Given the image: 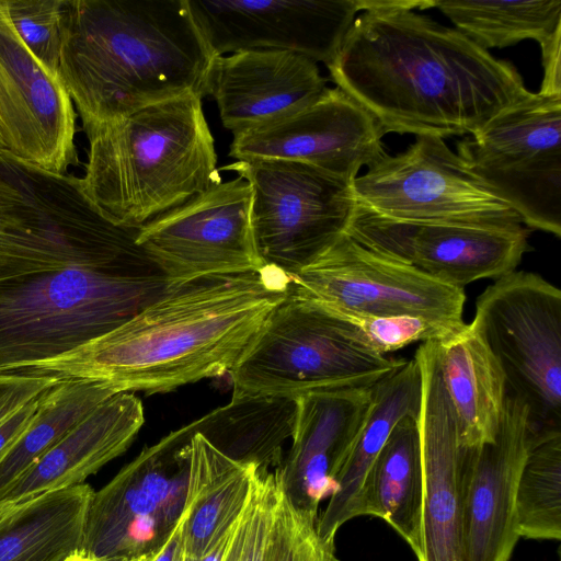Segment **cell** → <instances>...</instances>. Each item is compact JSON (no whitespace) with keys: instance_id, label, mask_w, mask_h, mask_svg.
I'll use <instances>...</instances> for the list:
<instances>
[{"instance_id":"4fadbf2b","label":"cell","mask_w":561,"mask_h":561,"mask_svg":"<svg viewBox=\"0 0 561 561\" xmlns=\"http://www.w3.org/2000/svg\"><path fill=\"white\" fill-rule=\"evenodd\" d=\"M345 233L365 247L457 288L516 270L528 251L519 220L413 221L355 205Z\"/></svg>"},{"instance_id":"7c38bea8","label":"cell","mask_w":561,"mask_h":561,"mask_svg":"<svg viewBox=\"0 0 561 561\" xmlns=\"http://www.w3.org/2000/svg\"><path fill=\"white\" fill-rule=\"evenodd\" d=\"M351 186L357 205L393 219L520 221L437 136H415L405 151L386 153Z\"/></svg>"},{"instance_id":"d590c367","label":"cell","mask_w":561,"mask_h":561,"mask_svg":"<svg viewBox=\"0 0 561 561\" xmlns=\"http://www.w3.org/2000/svg\"><path fill=\"white\" fill-rule=\"evenodd\" d=\"M60 379L23 371H0V424Z\"/></svg>"},{"instance_id":"e575fe53","label":"cell","mask_w":561,"mask_h":561,"mask_svg":"<svg viewBox=\"0 0 561 561\" xmlns=\"http://www.w3.org/2000/svg\"><path fill=\"white\" fill-rule=\"evenodd\" d=\"M364 332L369 344L380 354H388L415 342L437 340L448 333L413 317L360 318L350 317Z\"/></svg>"},{"instance_id":"6da1fadb","label":"cell","mask_w":561,"mask_h":561,"mask_svg":"<svg viewBox=\"0 0 561 561\" xmlns=\"http://www.w3.org/2000/svg\"><path fill=\"white\" fill-rule=\"evenodd\" d=\"M82 180L0 152V371L67 354L159 299L169 283Z\"/></svg>"},{"instance_id":"ffe728a7","label":"cell","mask_w":561,"mask_h":561,"mask_svg":"<svg viewBox=\"0 0 561 561\" xmlns=\"http://www.w3.org/2000/svg\"><path fill=\"white\" fill-rule=\"evenodd\" d=\"M415 359L422 376L419 414L423 504L419 561H462L461 479L458 428L436 362L435 340L421 344Z\"/></svg>"},{"instance_id":"484cf974","label":"cell","mask_w":561,"mask_h":561,"mask_svg":"<svg viewBox=\"0 0 561 561\" xmlns=\"http://www.w3.org/2000/svg\"><path fill=\"white\" fill-rule=\"evenodd\" d=\"M93 492L82 483L0 506V561H66L80 552Z\"/></svg>"},{"instance_id":"f546056e","label":"cell","mask_w":561,"mask_h":561,"mask_svg":"<svg viewBox=\"0 0 561 561\" xmlns=\"http://www.w3.org/2000/svg\"><path fill=\"white\" fill-rule=\"evenodd\" d=\"M434 7L485 50L524 39L541 44L561 30L559 0H435Z\"/></svg>"},{"instance_id":"ab89813d","label":"cell","mask_w":561,"mask_h":561,"mask_svg":"<svg viewBox=\"0 0 561 561\" xmlns=\"http://www.w3.org/2000/svg\"><path fill=\"white\" fill-rule=\"evenodd\" d=\"M232 531H233V529H232ZM232 531L230 533V535L228 537H226L220 542H218L207 553H205L201 557H197V558H191V557L185 556L184 561H221L225 556L226 549L228 547Z\"/></svg>"},{"instance_id":"1f68e13d","label":"cell","mask_w":561,"mask_h":561,"mask_svg":"<svg viewBox=\"0 0 561 561\" xmlns=\"http://www.w3.org/2000/svg\"><path fill=\"white\" fill-rule=\"evenodd\" d=\"M283 484L277 468L259 469L249 501L239 517L221 561H265Z\"/></svg>"},{"instance_id":"7402d4cb","label":"cell","mask_w":561,"mask_h":561,"mask_svg":"<svg viewBox=\"0 0 561 561\" xmlns=\"http://www.w3.org/2000/svg\"><path fill=\"white\" fill-rule=\"evenodd\" d=\"M145 422L142 402L129 391L101 402L2 494L0 506L71 488L123 454Z\"/></svg>"},{"instance_id":"b9f144b4","label":"cell","mask_w":561,"mask_h":561,"mask_svg":"<svg viewBox=\"0 0 561 561\" xmlns=\"http://www.w3.org/2000/svg\"><path fill=\"white\" fill-rule=\"evenodd\" d=\"M0 152H9L8 146L5 144V139H4V135H3V129H2L1 123H0Z\"/></svg>"},{"instance_id":"5b68a950","label":"cell","mask_w":561,"mask_h":561,"mask_svg":"<svg viewBox=\"0 0 561 561\" xmlns=\"http://www.w3.org/2000/svg\"><path fill=\"white\" fill-rule=\"evenodd\" d=\"M84 133L83 187L118 225L140 228L222 182L196 94L149 105Z\"/></svg>"},{"instance_id":"7bdbcfd3","label":"cell","mask_w":561,"mask_h":561,"mask_svg":"<svg viewBox=\"0 0 561 561\" xmlns=\"http://www.w3.org/2000/svg\"><path fill=\"white\" fill-rule=\"evenodd\" d=\"M87 557L82 556L80 552L76 553L75 556L70 557L66 561H87Z\"/></svg>"},{"instance_id":"ba28073f","label":"cell","mask_w":561,"mask_h":561,"mask_svg":"<svg viewBox=\"0 0 561 561\" xmlns=\"http://www.w3.org/2000/svg\"><path fill=\"white\" fill-rule=\"evenodd\" d=\"M457 150L522 224L561 237V95L529 91Z\"/></svg>"},{"instance_id":"30bf717a","label":"cell","mask_w":561,"mask_h":561,"mask_svg":"<svg viewBox=\"0 0 561 561\" xmlns=\"http://www.w3.org/2000/svg\"><path fill=\"white\" fill-rule=\"evenodd\" d=\"M290 278L294 293L347 317H413L446 332L465 323L463 289L380 254L345 232Z\"/></svg>"},{"instance_id":"7a4b0ae2","label":"cell","mask_w":561,"mask_h":561,"mask_svg":"<svg viewBox=\"0 0 561 561\" xmlns=\"http://www.w3.org/2000/svg\"><path fill=\"white\" fill-rule=\"evenodd\" d=\"M435 0H363L331 80L383 134L474 135L529 91L517 69L413 9Z\"/></svg>"},{"instance_id":"603a6c76","label":"cell","mask_w":561,"mask_h":561,"mask_svg":"<svg viewBox=\"0 0 561 561\" xmlns=\"http://www.w3.org/2000/svg\"><path fill=\"white\" fill-rule=\"evenodd\" d=\"M436 362L462 448L493 440L507 394L504 373L472 323L435 340Z\"/></svg>"},{"instance_id":"ac0fdd59","label":"cell","mask_w":561,"mask_h":561,"mask_svg":"<svg viewBox=\"0 0 561 561\" xmlns=\"http://www.w3.org/2000/svg\"><path fill=\"white\" fill-rule=\"evenodd\" d=\"M0 123L9 153L64 174L79 162L73 103L26 48L0 3Z\"/></svg>"},{"instance_id":"d6986e66","label":"cell","mask_w":561,"mask_h":561,"mask_svg":"<svg viewBox=\"0 0 561 561\" xmlns=\"http://www.w3.org/2000/svg\"><path fill=\"white\" fill-rule=\"evenodd\" d=\"M328 90L316 61L277 49H249L216 56L206 95L216 101L232 135L256 129L308 107Z\"/></svg>"},{"instance_id":"e0dca14e","label":"cell","mask_w":561,"mask_h":561,"mask_svg":"<svg viewBox=\"0 0 561 561\" xmlns=\"http://www.w3.org/2000/svg\"><path fill=\"white\" fill-rule=\"evenodd\" d=\"M535 427L527 405L507 393L493 440L461 447L462 561H508L519 538L518 477Z\"/></svg>"},{"instance_id":"60d3db41","label":"cell","mask_w":561,"mask_h":561,"mask_svg":"<svg viewBox=\"0 0 561 561\" xmlns=\"http://www.w3.org/2000/svg\"><path fill=\"white\" fill-rule=\"evenodd\" d=\"M153 553H154V551L151 553H147V554L137 557V558H133V559H118V560H99V559L88 558L87 561H151Z\"/></svg>"},{"instance_id":"f35d334b","label":"cell","mask_w":561,"mask_h":561,"mask_svg":"<svg viewBox=\"0 0 561 561\" xmlns=\"http://www.w3.org/2000/svg\"><path fill=\"white\" fill-rule=\"evenodd\" d=\"M184 523L185 514L182 511L162 545L154 551L151 561H184Z\"/></svg>"},{"instance_id":"4dcf8cb0","label":"cell","mask_w":561,"mask_h":561,"mask_svg":"<svg viewBox=\"0 0 561 561\" xmlns=\"http://www.w3.org/2000/svg\"><path fill=\"white\" fill-rule=\"evenodd\" d=\"M519 537L561 538V428L535 430L518 477L515 501Z\"/></svg>"},{"instance_id":"d6a6232c","label":"cell","mask_w":561,"mask_h":561,"mask_svg":"<svg viewBox=\"0 0 561 561\" xmlns=\"http://www.w3.org/2000/svg\"><path fill=\"white\" fill-rule=\"evenodd\" d=\"M0 3L30 53L58 76L65 0H0Z\"/></svg>"},{"instance_id":"cb8c5ba5","label":"cell","mask_w":561,"mask_h":561,"mask_svg":"<svg viewBox=\"0 0 561 561\" xmlns=\"http://www.w3.org/2000/svg\"><path fill=\"white\" fill-rule=\"evenodd\" d=\"M421 403L422 376L415 357L375 386L358 436L337 476L336 489L317 518L320 537L334 539L343 524L358 516L362 489L371 465L401 420L419 419Z\"/></svg>"},{"instance_id":"3957f363","label":"cell","mask_w":561,"mask_h":561,"mask_svg":"<svg viewBox=\"0 0 561 561\" xmlns=\"http://www.w3.org/2000/svg\"><path fill=\"white\" fill-rule=\"evenodd\" d=\"M290 284L289 275L265 265L169 286L116 329L19 371L100 380L119 392L149 394L222 376L288 296Z\"/></svg>"},{"instance_id":"44dd1931","label":"cell","mask_w":561,"mask_h":561,"mask_svg":"<svg viewBox=\"0 0 561 561\" xmlns=\"http://www.w3.org/2000/svg\"><path fill=\"white\" fill-rule=\"evenodd\" d=\"M375 386L296 398L290 448L277 470L288 500L298 510L318 516L320 502L335 491L337 476L358 436Z\"/></svg>"},{"instance_id":"277c9868","label":"cell","mask_w":561,"mask_h":561,"mask_svg":"<svg viewBox=\"0 0 561 561\" xmlns=\"http://www.w3.org/2000/svg\"><path fill=\"white\" fill-rule=\"evenodd\" d=\"M215 57L186 0H65L58 76L83 130L203 99Z\"/></svg>"},{"instance_id":"2e32d148","label":"cell","mask_w":561,"mask_h":561,"mask_svg":"<svg viewBox=\"0 0 561 561\" xmlns=\"http://www.w3.org/2000/svg\"><path fill=\"white\" fill-rule=\"evenodd\" d=\"M376 119L340 88L308 107L266 126L233 136L229 156L241 160L301 162L345 182L387 152Z\"/></svg>"},{"instance_id":"f1b7e54d","label":"cell","mask_w":561,"mask_h":561,"mask_svg":"<svg viewBox=\"0 0 561 561\" xmlns=\"http://www.w3.org/2000/svg\"><path fill=\"white\" fill-rule=\"evenodd\" d=\"M117 392L108 382L90 379H64L45 391L30 425L0 457V497L73 426Z\"/></svg>"},{"instance_id":"8d00e7d4","label":"cell","mask_w":561,"mask_h":561,"mask_svg":"<svg viewBox=\"0 0 561 561\" xmlns=\"http://www.w3.org/2000/svg\"><path fill=\"white\" fill-rule=\"evenodd\" d=\"M539 45L543 67V79L539 93L561 95V30Z\"/></svg>"},{"instance_id":"5bb4252c","label":"cell","mask_w":561,"mask_h":561,"mask_svg":"<svg viewBox=\"0 0 561 561\" xmlns=\"http://www.w3.org/2000/svg\"><path fill=\"white\" fill-rule=\"evenodd\" d=\"M251 188L241 176L221 182L139 228L137 242L169 286L265 266L253 243Z\"/></svg>"},{"instance_id":"74e56055","label":"cell","mask_w":561,"mask_h":561,"mask_svg":"<svg viewBox=\"0 0 561 561\" xmlns=\"http://www.w3.org/2000/svg\"><path fill=\"white\" fill-rule=\"evenodd\" d=\"M42 394L24 404L0 424V457L30 425L39 405Z\"/></svg>"},{"instance_id":"9a60e30c","label":"cell","mask_w":561,"mask_h":561,"mask_svg":"<svg viewBox=\"0 0 561 561\" xmlns=\"http://www.w3.org/2000/svg\"><path fill=\"white\" fill-rule=\"evenodd\" d=\"M215 56L249 49L304 55L327 66L363 0H186Z\"/></svg>"},{"instance_id":"83f0119b","label":"cell","mask_w":561,"mask_h":561,"mask_svg":"<svg viewBox=\"0 0 561 561\" xmlns=\"http://www.w3.org/2000/svg\"><path fill=\"white\" fill-rule=\"evenodd\" d=\"M296 417V399L231 397L194 423L214 447L229 458L268 470L283 462V445L290 439Z\"/></svg>"},{"instance_id":"8992f818","label":"cell","mask_w":561,"mask_h":561,"mask_svg":"<svg viewBox=\"0 0 561 561\" xmlns=\"http://www.w3.org/2000/svg\"><path fill=\"white\" fill-rule=\"evenodd\" d=\"M405 362L380 354L354 321L290 288L229 375L232 397L296 399L375 386Z\"/></svg>"},{"instance_id":"836d02e7","label":"cell","mask_w":561,"mask_h":561,"mask_svg":"<svg viewBox=\"0 0 561 561\" xmlns=\"http://www.w3.org/2000/svg\"><path fill=\"white\" fill-rule=\"evenodd\" d=\"M317 518L318 516L295 507L283 486L265 561H339L334 539L319 536Z\"/></svg>"},{"instance_id":"8fae6325","label":"cell","mask_w":561,"mask_h":561,"mask_svg":"<svg viewBox=\"0 0 561 561\" xmlns=\"http://www.w3.org/2000/svg\"><path fill=\"white\" fill-rule=\"evenodd\" d=\"M194 433L193 423L171 432L93 492L82 556L133 559L162 545L184 505Z\"/></svg>"},{"instance_id":"4316f807","label":"cell","mask_w":561,"mask_h":561,"mask_svg":"<svg viewBox=\"0 0 561 561\" xmlns=\"http://www.w3.org/2000/svg\"><path fill=\"white\" fill-rule=\"evenodd\" d=\"M419 419L405 417L391 432L365 479L358 516L386 520L417 552L423 504Z\"/></svg>"},{"instance_id":"52a82bcc","label":"cell","mask_w":561,"mask_h":561,"mask_svg":"<svg viewBox=\"0 0 561 561\" xmlns=\"http://www.w3.org/2000/svg\"><path fill=\"white\" fill-rule=\"evenodd\" d=\"M499 362L507 393L536 430L561 428V291L539 274L513 271L477 299L471 322Z\"/></svg>"},{"instance_id":"d4e9b609","label":"cell","mask_w":561,"mask_h":561,"mask_svg":"<svg viewBox=\"0 0 561 561\" xmlns=\"http://www.w3.org/2000/svg\"><path fill=\"white\" fill-rule=\"evenodd\" d=\"M259 468L224 455L202 434L191 439L182 511L185 556L197 558L228 537L241 516Z\"/></svg>"},{"instance_id":"9c48e42d","label":"cell","mask_w":561,"mask_h":561,"mask_svg":"<svg viewBox=\"0 0 561 561\" xmlns=\"http://www.w3.org/2000/svg\"><path fill=\"white\" fill-rule=\"evenodd\" d=\"M219 170L249 183L255 251L264 265L289 276L345 232L356 205L350 183L306 163L241 160Z\"/></svg>"}]
</instances>
